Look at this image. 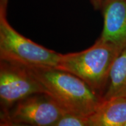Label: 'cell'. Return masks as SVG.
<instances>
[{
    "label": "cell",
    "mask_w": 126,
    "mask_h": 126,
    "mask_svg": "<svg viewBox=\"0 0 126 126\" xmlns=\"http://www.w3.org/2000/svg\"><path fill=\"white\" fill-rule=\"evenodd\" d=\"M91 4L96 10H100L104 5L111 0H90Z\"/></svg>",
    "instance_id": "10"
},
{
    "label": "cell",
    "mask_w": 126,
    "mask_h": 126,
    "mask_svg": "<svg viewBox=\"0 0 126 126\" xmlns=\"http://www.w3.org/2000/svg\"><path fill=\"white\" fill-rule=\"evenodd\" d=\"M101 11L103 28L99 39L123 49L126 47V0H111Z\"/></svg>",
    "instance_id": "6"
},
{
    "label": "cell",
    "mask_w": 126,
    "mask_h": 126,
    "mask_svg": "<svg viewBox=\"0 0 126 126\" xmlns=\"http://www.w3.org/2000/svg\"><path fill=\"white\" fill-rule=\"evenodd\" d=\"M29 69L42 83L46 94L67 113L89 117L103 101L87 83L70 72L56 68Z\"/></svg>",
    "instance_id": "1"
},
{
    "label": "cell",
    "mask_w": 126,
    "mask_h": 126,
    "mask_svg": "<svg viewBox=\"0 0 126 126\" xmlns=\"http://www.w3.org/2000/svg\"><path fill=\"white\" fill-rule=\"evenodd\" d=\"M89 119L90 126H125L126 97L103 100Z\"/></svg>",
    "instance_id": "7"
},
{
    "label": "cell",
    "mask_w": 126,
    "mask_h": 126,
    "mask_svg": "<svg viewBox=\"0 0 126 126\" xmlns=\"http://www.w3.org/2000/svg\"><path fill=\"white\" fill-rule=\"evenodd\" d=\"M54 126H90L89 117L66 113L57 122Z\"/></svg>",
    "instance_id": "9"
},
{
    "label": "cell",
    "mask_w": 126,
    "mask_h": 126,
    "mask_svg": "<svg viewBox=\"0 0 126 126\" xmlns=\"http://www.w3.org/2000/svg\"><path fill=\"white\" fill-rule=\"evenodd\" d=\"M8 0H0V60L28 68H57L61 54L26 38L7 19Z\"/></svg>",
    "instance_id": "3"
},
{
    "label": "cell",
    "mask_w": 126,
    "mask_h": 126,
    "mask_svg": "<svg viewBox=\"0 0 126 126\" xmlns=\"http://www.w3.org/2000/svg\"><path fill=\"white\" fill-rule=\"evenodd\" d=\"M121 51L98 39L92 46L83 51L61 54L56 68L78 77L102 97L110 69Z\"/></svg>",
    "instance_id": "2"
},
{
    "label": "cell",
    "mask_w": 126,
    "mask_h": 126,
    "mask_svg": "<svg viewBox=\"0 0 126 126\" xmlns=\"http://www.w3.org/2000/svg\"><path fill=\"white\" fill-rule=\"evenodd\" d=\"M66 113L48 95L34 94L1 111V126H54Z\"/></svg>",
    "instance_id": "4"
},
{
    "label": "cell",
    "mask_w": 126,
    "mask_h": 126,
    "mask_svg": "<svg viewBox=\"0 0 126 126\" xmlns=\"http://www.w3.org/2000/svg\"><path fill=\"white\" fill-rule=\"evenodd\" d=\"M125 126H126V124H125Z\"/></svg>",
    "instance_id": "11"
},
{
    "label": "cell",
    "mask_w": 126,
    "mask_h": 126,
    "mask_svg": "<svg viewBox=\"0 0 126 126\" xmlns=\"http://www.w3.org/2000/svg\"><path fill=\"white\" fill-rule=\"evenodd\" d=\"M45 94L46 90L28 68L8 61H0V102L1 111L29 96Z\"/></svg>",
    "instance_id": "5"
},
{
    "label": "cell",
    "mask_w": 126,
    "mask_h": 126,
    "mask_svg": "<svg viewBox=\"0 0 126 126\" xmlns=\"http://www.w3.org/2000/svg\"><path fill=\"white\" fill-rule=\"evenodd\" d=\"M119 97H126V47L120 52L111 66L102 96L103 100Z\"/></svg>",
    "instance_id": "8"
}]
</instances>
